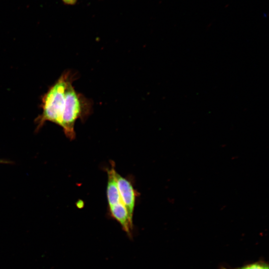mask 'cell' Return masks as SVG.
I'll return each mask as SVG.
<instances>
[{
	"instance_id": "obj_1",
	"label": "cell",
	"mask_w": 269,
	"mask_h": 269,
	"mask_svg": "<svg viewBox=\"0 0 269 269\" xmlns=\"http://www.w3.org/2000/svg\"><path fill=\"white\" fill-rule=\"evenodd\" d=\"M77 75L71 70L65 71L41 96L40 106L42 112L34 120L36 132H38L46 122L60 126L66 89L70 82L77 79Z\"/></svg>"
},
{
	"instance_id": "obj_2",
	"label": "cell",
	"mask_w": 269,
	"mask_h": 269,
	"mask_svg": "<svg viewBox=\"0 0 269 269\" xmlns=\"http://www.w3.org/2000/svg\"><path fill=\"white\" fill-rule=\"evenodd\" d=\"M70 82L67 87L60 127L66 136L75 138V124L78 119L84 122L93 112V101L76 91Z\"/></svg>"
},
{
	"instance_id": "obj_3",
	"label": "cell",
	"mask_w": 269,
	"mask_h": 269,
	"mask_svg": "<svg viewBox=\"0 0 269 269\" xmlns=\"http://www.w3.org/2000/svg\"><path fill=\"white\" fill-rule=\"evenodd\" d=\"M118 188L123 203L133 218L137 193L131 181L118 173L116 174Z\"/></svg>"
},
{
	"instance_id": "obj_4",
	"label": "cell",
	"mask_w": 269,
	"mask_h": 269,
	"mask_svg": "<svg viewBox=\"0 0 269 269\" xmlns=\"http://www.w3.org/2000/svg\"><path fill=\"white\" fill-rule=\"evenodd\" d=\"M108 182L107 185V198L109 207L115 205L122 202L118 188L116 174L114 162L111 167L107 169ZM123 203V202H122Z\"/></svg>"
},
{
	"instance_id": "obj_5",
	"label": "cell",
	"mask_w": 269,
	"mask_h": 269,
	"mask_svg": "<svg viewBox=\"0 0 269 269\" xmlns=\"http://www.w3.org/2000/svg\"><path fill=\"white\" fill-rule=\"evenodd\" d=\"M221 269H269V266L265 262H259L236 269H227L223 268Z\"/></svg>"
},
{
	"instance_id": "obj_6",
	"label": "cell",
	"mask_w": 269,
	"mask_h": 269,
	"mask_svg": "<svg viewBox=\"0 0 269 269\" xmlns=\"http://www.w3.org/2000/svg\"><path fill=\"white\" fill-rule=\"evenodd\" d=\"M65 2L67 3H73L75 2V0H63Z\"/></svg>"
},
{
	"instance_id": "obj_7",
	"label": "cell",
	"mask_w": 269,
	"mask_h": 269,
	"mask_svg": "<svg viewBox=\"0 0 269 269\" xmlns=\"http://www.w3.org/2000/svg\"><path fill=\"white\" fill-rule=\"evenodd\" d=\"M3 162L2 160H0V163Z\"/></svg>"
}]
</instances>
